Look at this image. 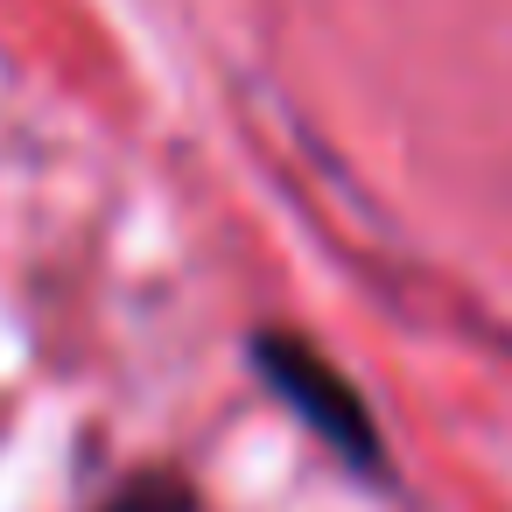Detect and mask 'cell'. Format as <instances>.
<instances>
[{
    "mask_svg": "<svg viewBox=\"0 0 512 512\" xmlns=\"http://www.w3.org/2000/svg\"><path fill=\"white\" fill-rule=\"evenodd\" d=\"M99 512H204V505H197L190 477H176V470H141V477H127Z\"/></svg>",
    "mask_w": 512,
    "mask_h": 512,
    "instance_id": "2",
    "label": "cell"
},
{
    "mask_svg": "<svg viewBox=\"0 0 512 512\" xmlns=\"http://www.w3.org/2000/svg\"><path fill=\"white\" fill-rule=\"evenodd\" d=\"M246 358H253L260 386H267L351 477H365V484H386V477H393L386 435H379L372 407L358 400V386H351L309 337H295V330H253V337H246Z\"/></svg>",
    "mask_w": 512,
    "mask_h": 512,
    "instance_id": "1",
    "label": "cell"
}]
</instances>
